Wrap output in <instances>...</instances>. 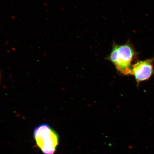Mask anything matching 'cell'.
Wrapping results in <instances>:
<instances>
[{"instance_id": "1", "label": "cell", "mask_w": 154, "mask_h": 154, "mask_svg": "<svg viewBox=\"0 0 154 154\" xmlns=\"http://www.w3.org/2000/svg\"><path fill=\"white\" fill-rule=\"evenodd\" d=\"M134 55V50L129 44L119 45L114 43L107 59L114 64L121 74L132 75L131 63Z\"/></svg>"}, {"instance_id": "2", "label": "cell", "mask_w": 154, "mask_h": 154, "mask_svg": "<svg viewBox=\"0 0 154 154\" xmlns=\"http://www.w3.org/2000/svg\"><path fill=\"white\" fill-rule=\"evenodd\" d=\"M33 137L43 154L55 153L59 144V136L49 125L43 124L36 127L34 130Z\"/></svg>"}, {"instance_id": "3", "label": "cell", "mask_w": 154, "mask_h": 154, "mask_svg": "<svg viewBox=\"0 0 154 154\" xmlns=\"http://www.w3.org/2000/svg\"><path fill=\"white\" fill-rule=\"evenodd\" d=\"M153 72L151 60L139 61L132 65V75H134L138 83L149 79Z\"/></svg>"}]
</instances>
